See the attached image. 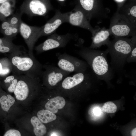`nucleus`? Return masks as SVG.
Instances as JSON below:
<instances>
[{
  "label": "nucleus",
  "instance_id": "1",
  "mask_svg": "<svg viewBox=\"0 0 136 136\" xmlns=\"http://www.w3.org/2000/svg\"><path fill=\"white\" fill-rule=\"evenodd\" d=\"M105 45L111 57V67L113 72L121 73L128 56L136 46V35L130 38L117 37L108 40Z\"/></svg>",
  "mask_w": 136,
  "mask_h": 136
},
{
  "label": "nucleus",
  "instance_id": "2",
  "mask_svg": "<svg viewBox=\"0 0 136 136\" xmlns=\"http://www.w3.org/2000/svg\"><path fill=\"white\" fill-rule=\"evenodd\" d=\"M77 54L84 59L97 77L109 79L114 73L108 62L107 55L108 51H101L86 47L80 44Z\"/></svg>",
  "mask_w": 136,
  "mask_h": 136
},
{
  "label": "nucleus",
  "instance_id": "3",
  "mask_svg": "<svg viewBox=\"0 0 136 136\" xmlns=\"http://www.w3.org/2000/svg\"><path fill=\"white\" fill-rule=\"evenodd\" d=\"M8 58L12 64L13 74L24 75L31 77H41L43 65L25 50L9 54Z\"/></svg>",
  "mask_w": 136,
  "mask_h": 136
},
{
  "label": "nucleus",
  "instance_id": "4",
  "mask_svg": "<svg viewBox=\"0 0 136 136\" xmlns=\"http://www.w3.org/2000/svg\"><path fill=\"white\" fill-rule=\"evenodd\" d=\"M109 30L110 35L115 37L136 35V26L124 16L117 12L111 18Z\"/></svg>",
  "mask_w": 136,
  "mask_h": 136
},
{
  "label": "nucleus",
  "instance_id": "5",
  "mask_svg": "<svg viewBox=\"0 0 136 136\" xmlns=\"http://www.w3.org/2000/svg\"><path fill=\"white\" fill-rule=\"evenodd\" d=\"M77 6L83 11L90 21L92 18L100 22L103 19L107 18L110 10L104 8L100 0H78Z\"/></svg>",
  "mask_w": 136,
  "mask_h": 136
},
{
  "label": "nucleus",
  "instance_id": "6",
  "mask_svg": "<svg viewBox=\"0 0 136 136\" xmlns=\"http://www.w3.org/2000/svg\"><path fill=\"white\" fill-rule=\"evenodd\" d=\"M39 78L20 75L13 93L16 99L19 101H24L38 89Z\"/></svg>",
  "mask_w": 136,
  "mask_h": 136
},
{
  "label": "nucleus",
  "instance_id": "7",
  "mask_svg": "<svg viewBox=\"0 0 136 136\" xmlns=\"http://www.w3.org/2000/svg\"><path fill=\"white\" fill-rule=\"evenodd\" d=\"M53 7L49 0H24L20 7V12L31 16H44Z\"/></svg>",
  "mask_w": 136,
  "mask_h": 136
},
{
  "label": "nucleus",
  "instance_id": "8",
  "mask_svg": "<svg viewBox=\"0 0 136 136\" xmlns=\"http://www.w3.org/2000/svg\"><path fill=\"white\" fill-rule=\"evenodd\" d=\"M75 38L72 34L67 33L59 35L54 33L50 35L43 43L36 46L35 49L39 54L54 49L65 47Z\"/></svg>",
  "mask_w": 136,
  "mask_h": 136
},
{
  "label": "nucleus",
  "instance_id": "9",
  "mask_svg": "<svg viewBox=\"0 0 136 136\" xmlns=\"http://www.w3.org/2000/svg\"><path fill=\"white\" fill-rule=\"evenodd\" d=\"M56 56L58 59L57 65L61 69L71 73L81 72L88 68L86 62L66 53L57 52Z\"/></svg>",
  "mask_w": 136,
  "mask_h": 136
},
{
  "label": "nucleus",
  "instance_id": "10",
  "mask_svg": "<svg viewBox=\"0 0 136 136\" xmlns=\"http://www.w3.org/2000/svg\"><path fill=\"white\" fill-rule=\"evenodd\" d=\"M90 22V21L88 19L84 12L77 6L71 11L68 12L67 23L72 25L88 30L91 32L92 36L101 28L97 26L93 28Z\"/></svg>",
  "mask_w": 136,
  "mask_h": 136
},
{
  "label": "nucleus",
  "instance_id": "11",
  "mask_svg": "<svg viewBox=\"0 0 136 136\" xmlns=\"http://www.w3.org/2000/svg\"><path fill=\"white\" fill-rule=\"evenodd\" d=\"M41 27L31 26L21 21L19 32L24 39L28 48L29 55L34 57L33 51L35 43L40 37Z\"/></svg>",
  "mask_w": 136,
  "mask_h": 136
},
{
  "label": "nucleus",
  "instance_id": "12",
  "mask_svg": "<svg viewBox=\"0 0 136 136\" xmlns=\"http://www.w3.org/2000/svg\"><path fill=\"white\" fill-rule=\"evenodd\" d=\"M43 68L41 77L45 85L50 87L56 86L71 73L51 65H43Z\"/></svg>",
  "mask_w": 136,
  "mask_h": 136
},
{
  "label": "nucleus",
  "instance_id": "13",
  "mask_svg": "<svg viewBox=\"0 0 136 136\" xmlns=\"http://www.w3.org/2000/svg\"><path fill=\"white\" fill-rule=\"evenodd\" d=\"M68 12L62 13L57 10L54 15L43 26H41L40 37L50 35L55 33L62 24L67 23Z\"/></svg>",
  "mask_w": 136,
  "mask_h": 136
},
{
  "label": "nucleus",
  "instance_id": "14",
  "mask_svg": "<svg viewBox=\"0 0 136 136\" xmlns=\"http://www.w3.org/2000/svg\"><path fill=\"white\" fill-rule=\"evenodd\" d=\"M15 98L9 93L3 90L0 93V118L6 121L11 108L16 102Z\"/></svg>",
  "mask_w": 136,
  "mask_h": 136
},
{
  "label": "nucleus",
  "instance_id": "15",
  "mask_svg": "<svg viewBox=\"0 0 136 136\" xmlns=\"http://www.w3.org/2000/svg\"><path fill=\"white\" fill-rule=\"evenodd\" d=\"M13 39L6 36L0 38V53L10 54L25 50L23 46L14 44Z\"/></svg>",
  "mask_w": 136,
  "mask_h": 136
},
{
  "label": "nucleus",
  "instance_id": "16",
  "mask_svg": "<svg viewBox=\"0 0 136 136\" xmlns=\"http://www.w3.org/2000/svg\"><path fill=\"white\" fill-rule=\"evenodd\" d=\"M110 35L109 29L105 28L101 29L92 37V42L89 47L94 49L99 47L106 44L109 40Z\"/></svg>",
  "mask_w": 136,
  "mask_h": 136
},
{
  "label": "nucleus",
  "instance_id": "17",
  "mask_svg": "<svg viewBox=\"0 0 136 136\" xmlns=\"http://www.w3.org/2000/svg\"><path fill=\"white\" fill-rule=\"evenodd\" d=\"M20 75L13 74L2 78L0 80L2 88L4 89L9 93H13Z\"/></svg>",
  "mask_w": 136,
  "mask_h": 136
},
{
  "label": "nucleus",
  "instance_id": "18",
  "mask_svg": "<svg viewBox=\"0 0 136 136\" xmlns=\"http://www.w3.org/2000/svg\"><path fill=\"white\" fill-rule=\"evenodd\" d=\"M117 12L126 17L136 26V5L135 3L121 6Z\"/></svg>",
  "mask_w": 136,
  "mask_h": 136
},
{
  "label": "nucleus",
  "instance_id": "19",
  "mask_svg": "<svg viewBox=\"0 0 136 136\" xmlns=\"http://www.w3.org/2000/svg\"><path fill=\"white\" fill-rule=\"evenodd\" d=\"M16 0H10L0 5V21H3L13 14Z\"/></svg>",
  "mask_w": 136,
  "mask_h": 136
},
{
  "label": "nucleus",
  "instance_id": "20",
  "mask_svg": "<svg viewBox=\"0 0 136 136\" xmlns=\"http://www.w3.org/2000/svg\"><path fill=\"white\" fill-rule=\"evenodd\" d=\"M65 103V101L63 97L57 96L49 100L45 104V107L46 109L56 113L58 112V109L63 108Z\"/></svg>",
  "mask_w": 136,
  "mask_h": 136
},
{
  "label": "nucleus",
  "instance_id": "21",
  "mask_svg": "<svg viewBox=\"0 0 136 136\" xmlns=\"http://www.w3.org/2000/svg\"><path fill=\"white\" fill-rule=\"evenodd\" d=\"M30 121L33 127V131L36 136H43L46 133V128L38 117L36 116H32Z\"/></svg>",
  "mask_w": 136,
  "mask_h": 136
},
{
  "label": "nucleus",
  "instance_id": "22",
  "mask_svg": "<svg viewBox=\"0 0 136 136\" xmlns=\"http://www.w3.org/2000/svg\"><path fill=\"white\" fill-rule=\"evenodd\" d=\"M12 67L8 57L0 59V78H3L12 73Z\"/></svg>",
  "mask_w": 136,
  "mask_h": 136
},
{
  "label": "nucleus",
  "instance_id": "23",
  "mask_svg": "<svg viewBox=\"0 0 136 136\" xmlns=\"http://www.w3.org/2000/svg\"><path fill=\"white\" fill-rule=\"evenodd\" d=\"M37 117L43 123H47L55 120L56 116L50 111L47 109H42L37 113Z\"/></svg>",
  "mask_w": 136,
  "mask_h": 136
},
{
  "label": "nucleus",
  "instance_id": "24",
  "mask_svg": "<svg viewBox=\"0 0 136 136\" xmlns=\"http://www.w3.org/2000/svg\"><path fill=\"white\" fill-rule=\"evenodd\" d=\"M23 14L20 12L12 15L8 18L11 26H19L22 21L21 17Z\"/></svg>",
  "mask_w": 136,
  "mask_h": 136
},
{
  "label": "nucleus",
  "instance_id": "25",
  "mask_svg": "<svg viewBox=\"0 0 136 136\" xmlns=\"http://www.w3.org/2000/svg\"><path fill=\"white\" fill-rule=\"evenodd\" d=\"M19 26H11L1 33L4 36L13 38L19 32Z\"/></svg>",
  "mask_w": 136,
  "mask_h": 136
},
{
  "label": "nucleus",
  "instance_id": "26",
  "mask_svg": "<svg viewBox=\"0 0 136 136\" xmlns=\"http://www.w3.org/2000/svg\"><path fill=\"white\" fill-rule=\"evenodd\" d=\"M102 109L106 112L113 113L116 112L117 107L114 103L110 101L105 103L103 106Z\"/></svg>",
  "mask_w": 136,
  "mask_h": 136
},
{
  "label": "nucleus",
  "instance_id": "27",
  "mask_svg": "<svg viewBox=\"0 0 136 136\" xmlns=\"http://www.w3.org/2000/svg\"><path fill=\"white\" fill-rule=\"evenodd\" d=\"M128 63L136 62V46L132 49L126 59Z\"/></svg>",
  "mask_w": 136,
  "mask_h": 136
},
{
  "label": "nucleus",
  "instance_id": "28",
  "mask_svg": "<svg viewBox=\"0 0 136 136\" xmlns=\"http://www.w3.org/2000/svg\"><path fill=\"white\" fill-rule=\"evenodd\" d=\"M21 134L19 131L14 129H10L6 131L3 135L4 136H21Z\"/></svg>",
  "mask_w": 136,
  "mask_h": 136
},
{
  "label": "nucleus",
  "instance_id": "29",
  "mask_svg": "<svg viewBox=\"0 0 136 136\" xmlns=\"http://www.w3.org/2000/svg\"><path fill=\"white\" fill-rule=\"evenodd\" d=\"M2 21L0 29V31L1 33L11 26L8 18Z\"/></svg>",
  "mask_w": 136,
  "mask_h": 136
},
{
  "label": "nucleus",
  "instance_id": "30",
  "mask_svg": "<svg viewBox=\"0 0 136 136\" xmlns=\"http://www.w3.org/2000/svg\"><path fill=\"white\" fill-rule=\"evenodd\" d=\"M136 128H134L132 131L131 135L132 136H135L136 135Z\"/></svg>",
  "mask_w": 136,
  "mask_h": 136
},
{
  "label": "nucleus",
  "instance_id": "31",
  "mask_svg": "<svg viewBox=\"0 0 136 136\" xmlns=\"http://www.w3.org/2000/svg\"><path fill=\"white\" fill-rule=\"evenodd\" d=\"M10 0H0V5L2 3Z\"/></svg>",
  "mask_w": 136,
  "mask_h": 136
},
{
  "label": "nucleus",
  "instance_id": "32",
  "mask_svg": "<svg viewBox=\"0 0 136 136\" xmlns=\"http://www.w3.org/2000/svg\"><path fill=\"white\" fill-rule=\"evenodd\" d=\"M116 2H122L124 1V0H115Z\"/></svg>",
  "mask_w": 136,
  "mask_h": 136
},
{
  "label": "nucleus",
  "instance_id": "33",
  "mask_svg": "<svg viewBox=\"0 0 136 136\" xmlns=\"http://www.w3.org/2000/svg\"><path fill=\"white\" fill-rule=\"evenodd\" d=\"M2 88L1 86V83L0 81V93H1V92L2 91Z\"/></svg>",
  "mask_w": 136,
  "mask_h": 136
},
{
  "label": "nucleus",
  "instance_id": "34",
  "mask_svg": "<svg viewBox=\"0 0 136 136\" xmlns=\"http://www.w3.org/2000/svg\"><path fill=\"white\" fill-rule=\"evenodd\" d=\"M58 1L60 2H63L65 1V0H57Z\"/></svg>",
  "mask_w": 136,
  "mask_h": 136
}]
</instances>
